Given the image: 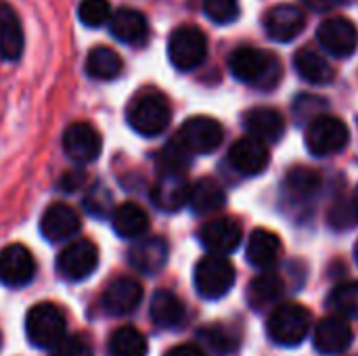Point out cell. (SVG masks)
<instances>
[{"label": "cell", "instance_id": "cell-1", "mask_svg": "<svg viewBox=\"0 0 358 356\" xmlns=\"http://www.w3.org/2000/svg\"><path fill=\"white\" fill-rule=\"evenodd\" d=\"M229 69L239 82L260 90L277 88L283 78L281 59L275 52L256 46L235 48L229 57Z\"/></svg>", "mask_w": 358, "mask_h": 356}, {"label": "cell", "instance_id": "cell-2", "mask_svg": "<svg viewBox=\"0 0 358 356\" xmlns=\"http://www.w3.org/2000/svg\"><path fill=\"white\" fill-rule=\"evenodd\" d=\"M128 126L141 136H159L166 132L172 120V109L168 99L157 90H145L136 94L126 111Z\"/></svg>", "mask_w": 358, "mask_h": 356}, {"label": "cell", "instance_id": "cell-3", "mask_svg": "<svg viewBox=\"0 0 358 356\" xmlns=\"http://www.w3.org/2000/svg\"><path fill=\"white\" fill-rule=\"evenodd\" d=\"M222 141L224 128L218 120L210 115L189 118L172 138V143L187 155H208L216 151L222 145Z\"/></svg>", "mask_w": 358, "mask_h": 356}, {"label": "cell", "instance_id": "cell-4", "mask_svg": "<svg viewBox=\"0 0 358 356\" xmlns=\"http://www.w3.org/2000/svg\"><path fill=\"white\" fill-rule=\"evenodd\" d=\"M310 321L313 319L308 308L296 302H287L271 313L266 321V334L275 344L292 348L304 342L310 332Z\"/></svg>", "mask_w": 358, "mask_h": 356}, {"label": "cell", "instance_id": "cell-5", "mask_svg": "<svg viewBox=\"0 0 358 356\" xmlns=\"http://www.w3.org/2000/svg\"><path fill=\"white\" fill-rule=\"evenodd\" d=\"M65 313L52 302H40L25 317V336L31 346L48 350L65 338Z\"/></svg>", "mask_w": 358, "mask_h": 356}, {"label": "cell", "instance_id": "cell-6", "mask_svg": "<svg viewBox=\"0 0 358 356\" xmlns=\"http://www.w3.org/2000/svg\"><path fill=\"white\" fill-rule=\"evenodd\" d=\"M193 281H195V290L201 298L220 300L235 285V266L227 256L208 254L197 262Z\"/></svg>", "mask_w": 358, "mask_h": 356}, {"label": "cell", "instance_id": "cell-7", "mask_svg": "<svg viewBox=\"0 0 358 356\" xmlns=\"http://www.w3.org/2000/svg\"><path fill=\"white\" fill-rule=\"evenodd\" d=\"M306 147L317 157H327L344 151L350 141V130L344 124V120L323 113L308 122L306 128Z\"/></svg>", "mask_w": 358, "mask_h": 356}, {"label": "cell", "instance_id": "cell-8", "mask_svg": "<svg viewBox=\"0 0 358 356\" xmlns=\"http://www.w3.org/2000/svg\"><path fill=\"white\" fill-rule=\"evenodd\" d=\"M208 38L195 25H180L168 38V57L178 71H193L206 61Z\"/></svg>", "mask_w": 358, "mask_h": 356}, {"label": "cell", "instance_id": "cell-9", "mask_svg": "<svg viewBox=\"0 0 358 356\" xmlns=\"http://www.w3.org/2000/svg\"><path fill=\"white\" fill-rule=\"evenodd\" d=\"M99 266V248L90 239H76L57 256V273L65 281H84Z\"/></svg>", "mask_w": 358, "mask_h": 356}, {"label": "cell", "instance_id": "cell-10", "mask_svg": "<svg viewBox=\"0 0 358 356\" xmlns=\"http://www.w3.org/2000/svg\"><path fill=\"white\" fill-rule=\"evenodd\" d=\"M319 44L338 59H348L358 46V31L348 17H329L317 29Z\"/></svg>", "mask_w": 358, "mask_h": 356}, {"label": "cell", "instance_id": "cell-11", "mask_svg": "<svg viewBox=\"0 0 358 356\" xmlns=\"http://www.w3.org/2000/svg\"><path fill=\"white\" fill-rule=\"evenodd\" d=\"M262 23H264V31L271 40L292 42L304 31L306 15L300 6L289 4V2H281V4L266 10Z\"/></svg>", "mask_w": 358, "mask_h": 356}, {"label": "cell", "instance_id": "cell-12", "mask_svg": "<svg viewBox=\"0 0 358 356\" xmlns=\"http://www.w3.org/2000/svg\"><path fill=\"white\" fill-rule=\"evenodd\" d=\"M103 141L96 128L88 122H73L63 132V151L76 164H90L101 155Z\"/></svg>", "mask_w": 358, "mask_h": 356}, {"label": "cell", "instance_id": "cell-13", "mask_svg": "<svg viewBox=\"0 0 358 356\" xmlns=\"http://www.w3.org/2000/svg\"><path fill=\"white\" fill-rule=\"evenodd\" d=\"M36 275V260L21 243H10L0 252V283L6 287H23Z\"/></svg>", "mask_w": 358, "mask_h": 356}, {"label": "cell", "instance_id": "cell-14", "mask_svg": "<svg viewBox=\"0 0 358 356\" xmlns=\"http://www.w3.org/2000/svg\"><path fill=\"white\" fill-rule=\"evenodd\" d=\"M141 300H143L141 283L132 277H117L103 292L101 306L111 317H126L138 308Z\"/></svg>", "mask_w": 358, "mask_h": 356}, {"label": "cell", "instance_id": "cell-15", "mask_svg": "<svg viewBox=\"0 0 358 356\" xmlns=\"http://www.w3.org/2000/svg\"><path fill=\"white\" fill-rule=\"evenodd\" d=\"M241 227L235 218H216L208 220L199 231L201 245L216 256L233 254L241 245Z\"/></svg>", "mask_w": 358, "mask_h": 356}, {"label": "cell", "instance_id": "cell-16", "mask_svg": "<svg viewBox=\"0 0 358 356\" xmlns=\"http://www.w3.org/2000/svg\"><path fill=\"white\" fill-rule=\"evenodd\" d=\"M191 183L185 172H162L151 189L153 204L164 212H178L189 204Z\"/></svg>", "mask_w": 358, "mask_h": 356}, {"label": "cell", "instance_id": "cell-17", "mask_svg": "<svg viewBox=\"0 0 358 356\" xmlns=\"http://www.w3.org/2000/svg\"><path fill=\"white\" fill-rule=\"evenodd\" d=\"M229 162L239 174L258 176L266 170V166L271 162V153L262 141H258L254 136H243L233 143V147L229 151Z\"/></svg>", "mask_w": 358, "mask_h": 356}, {"label": "cell", "instance_id": "cell-18", "mask_svg": "<svg viewBox=\"0 0 358 356\" xmlns=\"http://www.w3.org/2000/svg\"><path fill=\"white\" fill-rule=\"evenodd\" d=\"M82 227L80 214L67 204H52L40 218V233L46 241L59 243L71 239Z\"/></svg>", "mask_w": 358, "mask_h": 356}, {"label": "cell", "instance_id": "cell-19", "mask_svg": "<svg viewBox=\"0 0 358 356\" xmlns=\"http://www.w3.org/2000/svg\"><path fill=\"white\" fill-rule=\"evenodd\" d=\"M109 31L115 40L128 46H145L151 34L147 17L136 8H117L109 19Z\"/></svg>", "mask_w": 358, "mask_h": 356}, {"label": "cell", "instance_id": "cell-20", "mask_svg": "<svg viewBox=\"0 0 358 356\" xmlns=\"http://www.w3.org/2000/svg\"><path fill=\"white\" fill-rule=\"evenodd\" d=\"M352 338H355V334H352L350 323L344 317L334 315V317H325L317 325L313 344L321 355L334 356L346 353L352 344Z\"/></svg>", "mask_w": 358, "mask_h": 356}, {"label": "cell", "instance_id": "cell-21", "mask_svg": "<svg viewBox=\"0 0 358 356\" xmlns=\"http://www.w3.org/2000/svg\"><path fill=\"white\" fill-rule=\"evenodd\" d=\"M128 262L143 275H155L168 262V243L162 237H145L134 243L128 254Z\"/></svg>", "mask_w": 358, "mask_h": 356}, {"label": "cell", "instance_id": "cell-22", "mask_svg": "<svg viewBox=\"0 0 358 356\" xmlns=\"http://www.w3.org/2000/svg\"><path fill=\"white\" fill-rule=\"evenodd\" d=\"M243 126L250 132V136L262 141V143H277L285 132V120L283 115L273 107H254L245 111Z\"/></svg>", "mask_w": 358, "mask_h": 356}, {"label": "cell", "instance_id": "cell-23", "mask_svg": "<svg viewBox=\"0 0 358 356\" xmlns=\"http://www.w3.org/2000/svg\"><path fill=\"white\" fill-rule=\"evenodd\" d=\"M283 254V243L281 237L268 229H256L245 248V258L254 269H268L273 266Z\"/></svg>", "mask_w": 358, "mask_h": 356}, {"label": "cell", "instance_id": "cell-24", "mask_svg": "<svg viewBox=\"0 0 358 356\" xmlns=\"http://www.w3.org/2000/svg\"><path fill=\"white\" fill-rule=\"evenodd\" d=\"M23 27L15 8L0 0V57L4 61H17L23 52Z\"/></svg>", "mask_w": 358, "mask_h": 356}, {"label": "cell", "instance_id": "cell-25", "mask_svg": "<svg viewBox=\"0 0 358 356\" xmlns=\"http://www.w3.org/2000/svg\"><path fill=\"white\" fill-rule=\"evenodd\" d=\"M294 67L298 76L308 84L325 86L336 80V67L313 48H300L294 55Z\"/></svg>", "mask_w": 358, "mask_h": 356}, {"label": "cell", "instance_id": "cell-26", "mask_svg": "<svg viewBox=\"0 0 358 356\" xmlns=\"http://www.w3.org/2000/svg\"><path fill=\"white\" fill-rule=\"evenodd\" d=\"M149 315H151V321H153L155 327H159V329H176V327L182 325L187 311H185L182 300L176 294H172L168 290H159L151 298Z\"/></svg>", "mask_w": 358, "mask_h": 356}, {"label": "cell", "instance_id": "cell-27", "mask_svg": "<svg viewBox=\"0 0 358 356\" xmlns=\"http://www.w3.org/2000/svg\"><path fill=\"white\" fill-rule=\"evenodd\" d=\"M113 231L122 239H138L149 229V214L134 201H126L111 212Z\"/></svg>", "mask_w": 358, "mask_h": 356}, {"label": "cell", "instance_id": "cell-28", "mask_svg": "<svg viewBox=\"0 0 358 356\" xmlns=\"http://www.w3.org/2000/svg\"><path fill=\"white\" fill-rule=\"evenodd\" d=\"M189 204L197 216H210L224 208L227 195L214 178H199L195 185H191Z\"/></svg>", "mask_w": 358, "mask_h": 356}, {"label": "cell", "instance_id": "cell-29", "mask_svg": "<svg viewBox=\"0 0 358 356\" xmlns=\"http://www.w3.org/2000/svg\"><path fill=\"white\" fill-rule=\"evenodd\" d=\"M283 279L279 273L266 271L262 275H258L250 287H248V304L252 306V311H262L266 306H271L273 302H277L283 294Z\"/></svg>", "mask_w": 358, "mask_h": 356}, {"label": "cell", "instance_id": "cell-30", "mask_svg": "<svg viewBox=\"0 0 358 356\" xmlns=\"http://www.w3.org/2000/svg\"><path fill=\"white\" fill-rule=\"evenodd\" d=\"M124 69V61L122 57L109 48V46H94L88 57H86V73L92 80H113L122 73Z\"/></svg>", "mask_w": 358, "mask_h": 356}, {"label": "cell", "instance_id": "cell-31", "mask_svg": "<svg viewBox=\"0 0 358 356\" xmlns=\"http://www.w3.org/2000/svg\"><path fill=\"white\" fill-rule=\"evenodd\" d=\"M149 344L147 338L136 327H120L111 334L107 342V355L109 356H147Z\"/></svg>", "mask_w": 358, "mask_h": 356}, {"label": "cell", "instance_id": "cell-32", "mask_svg": "<svg viewBox=\"0 0 358 356\" xmlns=\"http://www.w3.org/2000/svg\"><path fill=\"white\" fill-rule=\"evenodd\" d=\"M321 174L313 168H306V166H296L287 172L285 176V189L292 197H313L319 193L321 189Z\"/></svg>", "mask_w": 358, "mask_h": 356}, {"label": "cell", "instance_id": "cell-33", "mask_svg": "<svg viewBox=\"0 0 358 356\" xmlns=\"http://www.w3.org/2000/svg\"><path fill=\"white\" fill-rule=\"evenodd\" d=\"M197 338L210 353H214L216 356H229L237 353V348H239V338L224 325H208L197 332Z\"/></svg>", "mask_w": 358, "mask_h": 356}, {"label": "cell", "instance_id": "cell-34", "mask_svg": "<svg viewBox=\"0 0 358 356\" xmlns=\"http://www.w3.org/2000/svg\"><path fill=\"white\" fill-rule=\"evenodd\" d=\"M327 306L338 317H358V281H344L336 285L327 298Z\"/></svg>", "mask_w": 358, "mask_h": 356}, {"label": "cell", "instance_id": "cell-35", "mask_svg": "<svg viewBox=\"0 0 358 356\" xmlns=\"http://www.w3.org/2000/svg\"><path fill=\"white\" fill-rule=\"evenodd\" d=\"M111 15H113V8L109 0H82L78 6V19L86 27H92V29L109 23Z\"/></svg>", "mask_w": 358, "mask_h": 356}, {"label": "cell", "instance_id": "cell-36", "mask_svg": "<svg viewBox=\"0 0 358 356\" xmlns=\"http://www.w3.org/2000/svg\"><path fill=\"white\" fill-rule=\"evenodd\" d=\"M329 225H331L336 231H348V229L357 227L358 206H357V201H355V197L338 199V201L331 206V212H329Z\"/></svg>", "mask_w": 358, "mask_h": 356}, {"label": "cell", "instance_id": "cell-37", "mask_svg": "<svg viewBox=\"0 0 358 356\" xmlns=\"http://www.w3.org/2000/svg\"><path fill=\"white\" fill-rule=\"evenodd\" d=\"M203 13L218 25L235 23L241 15L239 0H203Z\"/></svg>", "mask_w": 358, "mask_h": 356}, {"label": "cell", "instance_id": "cell-38", "mask_svg": "<svg viewBox=\"0 0 358 356\" xmlns=\"http://www.w3.org/2000/svg\"><path fill=\"white\" fill-rule=\"evenodd\" d=\"M327 107V101L321 99V97H310V94H300L294 103V113H296V120L300 124H304L306 120H315L319 115H323V109Z\"/></svg>", "mask_w": 358, "mask_h": 356}, {"label": "cell", "instance_id": "cell-39", "mask_svg": "<svg viewBox=\"0 0 358 356\" xmlns=\"http://www.w3.org/2000/svg\"><path fill=\"white\" fill-rule=\"evenodd\" d=\"M52 356H94L92 348L86 338L73 336V338H63L55 348Z\"/></svg>", "mask_w": 358, "mask_h": 356}, {"label": "cell", "instance_id": "cell-40", "mask_svg": "<svg viewBox=\"0 0 358 356\" xmlns=\"http://www.w3.org/2000/svg\"><path fill=\"white\" fill-rule=\"evenodd\" d=\"M86 210L92 214V216H105L109 210H111V197L109 193L101 187V189H94L88 197H86Z\"/></svg>", "mask_w": 358, "mask_h": 356}, {"label": "cell", "instance_id": "cell-41", "mask_svg": "<svg viewBox=\"0 0 358 356\" xmlns=\"http://www.w3.org/2000/svg\"><path fill=\"white\" fill-rule=\"evenodd\" d=\"M313 10H317V13H325V10H331V8H336V6H342V4H348V2H352V0H304Z\"/></svg>", "mask_w": 358, "mask_h": 356}, {"label": "cell", "instance_id": "cell-42", "mask_svg": "<svg viewBox=\"0 0 358 356\" xmlns=\"http://www.w3.org/2000/svg\"><path fill=\"white\" fill-rule=\"evenodd\" d=\"M166 356H206V353L195 344H180V346L172 348Z\"/></svg>", "mask_w": 358, "mask_h": 356}, {"label": "cell", "instance_id": "cell-43", "mask_svg": "<svg viewBox=\"0 0 358 356\" xmlns=\"http://www.w3.org/2000/svg\"><path fill=\"white\" fill-rule=\"evenodd\" d=\"M82 180H84V176H82L80 172L65 174V176H63V180H61V189H63V191H76V189L82 185Z\"/></svg>", "mask_w": 358, "mask_h": 356}, {"label": "cell", "instance_id": "cell-44", "mask_svg": "<svg viewBox=\"0 0 358 356\" xmlns=\"http://www.w3.org/2000/svg\"><path fill=\"white\" fill-rule=\"evenodd\" d=\"M355 256H357V262H358V241H357V245H355Z\"/></svg>", "mask_w": 358, "mask_h": 356}, {"label": "cell", "instance_id": "cell-45", "mask_svg": "<svg viewBox=\"0 0 358 356\" xmlns=\"http://www.w3.org/2000/svg\"><path fill=\"white\" fill-rule=\"evenodd\" d=\"M355 201H357V206H358V191H357V195H355Z\"/></svg>", "mask_w": 358, "mask_h": 356}]
</instances>
